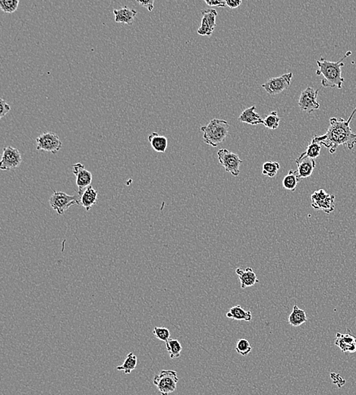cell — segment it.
Segmentation results:
<instances>
[{"mask_svg":"<svg viewBox=\"0 0 356 395\" xmlns=\"http://www.w3.org/2000/svg\"><path fill=\"white\" fill-rule=\"evenodd\" d=\"M356 113V108H355L347 120L343 118H331L327 133L323 136H314L311 141L324 146L328 149L331 154L335 153L337 148L340 146L353 150L356 145V133L352 131L350 123Z\"/></svg>","mask_w":356,"mask_h":395,"instance_id":"1","label":"cell"},{"mask_svg":"<svg viewBox=\"0 0 356 395\" xmlns=\"http://www.w3.org/2000/svg\"><path fill=\"white\" fill-rule=\"evenodd\" d=\"M352 54L351 51L347 52L344 57L338 62H331L324 58L317 61L318 69L316 71L317 76H323L324 79L321 80L323 87H338L341 89L343 84L345 82L344 78L342 77V67H344V60Z\"/></svg>","mask_w":356,"mask_h":395,"instance_id":"2","label":"cell"},{"mask_svg":"<svg viewBox=\"0 0 356 395\" xmlns=\"http://www.w3.org/2000/svg\"><path fill=\"white\" fill-rule=\"evenodd\" d=\"M229 129V123L226 120L213 119L208 125L201 127L204 133V142L208 146L217 147L227 137Z\"/></svg>","mask_w":356,"mask_h":395,"instance_id":"3","label":"cell"},{"mask_svg":"<svg viewBox=\"0 0 356 395\" xmlns=\"http://www.w3.org/2000/svg\"><path fill=\"white\" fill-rule=\"evenodd\" d=\"M179 382L177 373L173 370H162L153 379V384L162 395H169L176 391Z\"/></svg>","mask_w":356,"mask_h":395,"instance_id":"4","label":"cell"},{"mask_svg":"<svg viewBox=\"0 0 356 395\" xmlns=\"http://www.w3.org/2000/svg\"><path fill=\"white\" fill-rule=\"evenodd\" d=\"M50 206L59 215H63L72 205H80V196L78 195H70L63 192L54 191L50 198Z\"/></svg>","mask_w":356,"mask_h":395,"instance_id":"5","label":"cell"},{"mask_svg":"<svg viewBox=\"0 0 356 395\" xmlns=\"http://www.w3.org/2000/svg\"><path fill=\"white\" fill-rule=\"evenodd\" d=\"M217 156L219 164L225 168L227 173H231L233 176H239L240 173L239 167L243 162L239 155L229 152L227 149H222L217 152Z\"/></svg>","mask_w":356,"mask_h":395,"instance_id":"6","label":"cell"},{"mask_svg":"<svg viewBox=\"0 0 356 395\" xmlns=\"http://www.w3.org/2000/svg\"><path fill=\"white\" fill-rule=\"evenodd\" d=\"M311 207L327 214L332 213L335 209V196L322 189L315 191L311 195Z\"/></svg>","mask_w":356,"mask_h":395,"instance_id":"7","label":"cell"},{"mask_svg":"<svg viewBox=\"0 0 356 395\" xmlns=\"http://www.w3.org/2000/svg\"><path fill=\"white\" fill-rule=\"evenodd\" d=\"M37 150L57 154L61 150L63 142L56 133H45L36 139Z\"/></svg>","mask_w":356,"mask_h":395,"instance_id":"8","label":"cell"},{"mask_svg":"<svg viewBox=\"0 0 356 395\" xmlns=\"http://www.w3.org/2000/svg\"><path fill=\"white\" fill-rule=\"evenodd\" d=\"M292 79V73H286L279 77L271 78L261 85L270 95H277L289 87Z\"/></svg>","mask_w":356,"mask_h":395,"instance_id":"9","label":"cell"},{"mask_svg":"<svg viewBox=\"0 0 356 395\" xmlns=\"http://www.w3.org/2000/svg\"><path fill=\"white\" fill-rule=\"evenodd\" d=\"M319 90L320 89L314 90L312 87H308L301 92L298 100V107L302 111L311 113L320 108V104L317 100Z\"/></svg>","mask_w":356,"mask_h":395,"instance_id":"10","label":"cell"},{"mask_svg":"<svg viewBox=\"0 0 356 395\" xmlns=\"http://www.w3.org/2000/svg\"><path fill=\"white\" fill-rule=\"evenodd\" d=\"M22 158L18 149L11 146L4 148L2 152V160L0 162V169L2 170H11L20 166Z\"/></svg>","mask_w":356,"mask_h":395,"instance_id":"11","label":"cell"},{"mask_svg":"<svg viewBox=\"0 0 356 395\" xmlns=\"http://www.w3.org/2000/svg\"><path fill=\"white\" fill-rule=\"evenodd\" d=\"M203 18L202 20V24L198 30V34L201 36L211 37L213 34L214 28H216V18L217 12L214 8H206L201 11Z\"/></svg>","mask_w":356,"mask_h":395,"instance_id":"12","label":"cell"},{"mask_svg":"<svg viewBox=\"0 0 356 395\" xmlns=\"http://www.w3.org/2000/svg\"><path fill=\"white\" fill-rule=\"evenodd\" d=\"M73 173L76 176V185L78 188L77 195L80 196L88 186H91L93 176L90 171L85 169L84 165L77 163L73 165Z\"/></svg>","mask_w":356,"mask_h":395,"instance_id":"13","label":"cell"},{"mask_svg":"<svg viewBox=\"0 0 356 395\" xmlns=\"http://www.w3.org/2000/svg\"><path fill=\"white\" fill-rule=\"evenodd\" d=\"M335 345L344 353H353L356 352V337L352 334L350 329H347L345 334L337 333Z\"/></svg>","mask_w":356,"mask_h":395,"instance_id":"14","label":"cell"},{"mask_svg":"<svg viewBox=\"0 0 356 395\" xmlns=\"http://www.w3.org/2000/svg\"><path fill=\"white\" fill-rule=\"evenodd\" d=\"M297 166H298V173L301 179L309 177L312 174L313 171L316 166V162L314 159L308 158V157H298L295 160Z\"/></svg>","mask_w":356,"mask_h":395,"instance_id":"15","label":"cell"},{"mask_svg":"<svg viewBox=\"0 0 356 395\" xmlns=\"http://www.w3.org/2000/svg\"><path fill=\"white\" fill-rule=\"evenodd\" d=\"M235 273H236L237 275L239 276V280H240L241 287L242 289H245L248 287H252V286L256 284L257 283L259 282L256 274H255V271H253L252 268H246L245 270L239 268H237L235 270Z\"/></svg>","mask_w":356,"mask_h":395,"instance_id":"16","label":"cell"},{"mask_svg":"<svg viewBox=\"0 0 356 395\" xmlns=\"http://www.w3.org/2000/svg\"><path fill=\"white\" fill-rule=\"evenodd\" d=\"M113 14L115 15L116 22L131 25L134 22L138 12L136 10L125 6L120 9L113 10Z\"/></svg>","mask_w":356,"mask_h":395,"instance_id":"17","label":"cell"},{"mask_svg":"<svg viewBox=\"0 0 356 395\" xmlns=\"http://www.w3.org/2000/svg\"><path fill=\"white\" fill-rule=\"evenodd\" d=\"M255 110H256L255 106H252V107L245 109L241 113L238 120H239V121L242 122V123L252 125V126L258 124L264 125V120L259 116L258 113L255 112Z\"/></svg>","mask_w":356,"mask_h":395,"instance_id":"18","label":"cell"},{"mask_svg":"<svg viewBox=\"0 0 356 395\" xmlns=\"http://www.w3.org/2000/svg\"><path fill=\"white\" fill-rule=\"evenodd\" d=\"M97 191L92 186H88L83 193L80 195V205L85 208L87 212H89L97 202Z\"/></svg>","mask_w":356,"mask_h":395,"instance_id":"19","label":"cell"},{"mask_svg":"<svg viewBox=\"0 0 356 395\" xmlns=\"http://www.w3.org/2000/svg\"><path fill=\"white\" fill-rule=\"evenodd\" d=\"M226 317L231 319L250 322L252 319V314L251 311H245L241 306L238 305L232 307L229 310V311L226 313Z\"/></svg>","mask_w":356,"mask_h":395,"instance_id":"20","label":"cell"},{"mask_svg":"<svg viewBox=\"0 0 356 395\" xmlns=\"http://www.w3.org/2000/svg\"><path fill=\"white\" fill-rule=\"evenodd\" d=\"M307 321H308V318H307L305 312L300 309L296 304L294 305L292 313L288 316V324L293 327H298L304 323L307 322Z\"/></svg>","mask_w":356,"mask_h":395,"instance_id":"21","label":"cell"},{"mask_svg":"<svg viewBox=\"0 0 356 395\" xmlns=\"http://www.w3.org/2000/svg\"><path fill=\"white\" fill-rule=\"evenodd\" d=\"M148 141L150 142L152 149L156 152L165 153L167 149L168 140L165 136H160L156 133H152L148 136Z\"/></svg>","mask_w":356,"mask_h":395,"instance_id":"22","label":"cell"},{"mask_svg":"<svg viewBox=\"0 0 356 395\" xmlns=\"http://www.w3.org/2000/svg\"><path fill=\"white\" fill-rule=\"evenodd\" d=\"M301 179L299 175H298V170L291 169L288 171V174L284 177V180H283V186L286 190L295 192L297 185L301 181Z\"/></svg>","mask_w":356,"mask_h":395,"instance_id":"23","label":"cell"},{"mask_svg":"<svg viewBox=\"0 0 356 395\" xmlns=\"http://www.w3.org/2000/svg\"><path fill=\"white\" fill-rule=\"evenodd\" d=\"M138 364V359L134 353H129L125 360L124 363L121 366L116 367V370L119 371H123L125 374H130L133 370H136Z\"/></svg>","mask_w":356,"mask_h":395,"instance_id":"24","label":"cell"},{"mask_svg":"<svg viewBox=\"0 0 356 395\" xmlns=\"http://www.w3.org/2000/svg\"><path fill=\"white\" fill-rule=\"evenodd\" d=\"M166 347L171 359H177L180 357L182 347L179 340L176 339H169L166 342Z\"/></svg>","mask_w":356,"mask_h":395,"instance_id":"25","label":"cell"},{"mask_svg":"<svg viewBox=\"0 0 356 395\" xmlns=\"http://www.w3.org/2000/svg\"><path fill=\"white\" fill-rule=\"evenodd\" d=\"M281 168L278 162L268 161L263 164L262 174L268 177L274 178L278 174Z\"/></svg>","mask_w":356,"mask_h":395,"instance_id":"26","label":"cell"},{"mask_svg":"<svg viewBox=\"0 0 356 395\" xmlns=\"http://www.w3.org/2000/svg\"><path fill=\"white\" fill-rule=\"evenodd\" d=\"M281 120V119L278 116V111H273L265 117V120H264V126L267 129L275 130L279 126Z\"/></svg>","mask_w":356,"mask_h":395,"instance_id":"27","label":"cell"},{"mask_svg":"<svg viewBox=\"0 0 356 395\" xmlns=\"http://www.w3.org/2000/svg\"><path fill=\"white\" fill-rule=\"evenodd\" d=\"M321 146L320 144L316 143V142L311 141V143L308 145L307 147L306 151L304 153L301 154L300 157H308V158L315 159V158L319 157L320 153H321Z\"/></svg>","mask_w":356,"mask_h":395,"instance_id":"28","label":"cell"},{"mask_svg":"<svg viewBox=\"0 0 356 395\" xmlns=\"http://www.w3.org/2000/svg\"><path fill=\"white\" fill-rule=\"evenodd\" d=\"M19 0H0V8L5 13H13L16 11Z\"/></svg>","mask_w":356,"mask_h":395,"instance_id":"29","label":"cell"},{"mask_svg":"<svg viewBox=\"0 0 356 395\" xmlns=\"http://www.w3.org/2000/svg\"><path fill=\"white\" fill-rule=\"evenodd\" d=\"M252 348L251 347L249 341L247 339L242 338L238 340L235 347V350L237 353L242 355V356H247L252 351Z\"/></svg>","mask_w":356,"mask_h":395,"instance_id":"30","label":"cell"},{"mask_svg":"<svg viewBox=\"0 0 356 395\" xmlns=\"http://www.w3.org/2000/svg\"><path fill=\"white\" fill-rule=\"evenodd\" d=\"M153 334L156 338L162 341L166 342L170 339V331L169 329L164 327H154Z\"/></svg>","mask_w":356,"mask_h":395,"instance_id":"31","label":"cell"},{"mask_svg":"<svg viewBox=\"0 0 356 395\" xmlns=\"http://www.w3.org/2000/svg\"><path fill=\"white\" fill-rule=\"evenodd\" d=\"M205 2L208 6L227 7L226 2L224 0H205Z\"/></svg>","mask_w":356,"mask_h":395,"instance_id":"32","label":"cell"},{"mask_svg":"<svg viewBox=\"0 0 356 395\" xmlns=\"http://www.w3.org/2000/svg\"><path fill=\"white\" fill-rule=\"evenodd\" d=\"M0 106H1L0 118H2L10 111L11 107H10L9 105H8L2 98L0 99Z\"/></svg>","mask_w":356,"mask_h":395,"instance_id":"33","label":"cell"},{"mask_svg":"<svg viewBox=\"0 0 356 395\" xmlns=\"http://www.w3.org/2000/svg\"><path fill=\"white\" fill-rule=\"evenodd\" d=\"M137 2L139 4V5H141L142 6L147 8L149 11H151L153 9V4H154V1H153V0H150V1H144V2H142V1H139V0H137Z\"/></svg>","mask_w":356,"mask_h":395,"instance_id":"34","label":"cell"},{"mask_svg":"<svg viewBox=\"0 0 356 395\" xmlns=\"http://www.w3.org/2000/svg\"><path fill=\"white\" fill-rule=\"evenodd\" d=\"M226 5L230 8H236L242 4L241 0H226Z\"/></svg>","mask_w":356,"mask_h":395,"instance_id":"35","label":"cell"}]
</instances>
